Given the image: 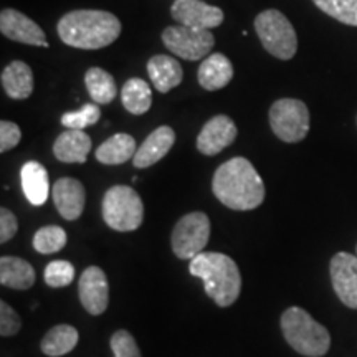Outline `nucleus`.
<instances>
[{
	"instance_id": "f257e3e1",
	"label": "nucleus",
	"mask_w": 357,
	"mask_h": 357,
	"mask_svg": "<svg viewBox=\"0 0 357 357\" xmlns=\"http://www.w3.org/2000/svg\"><path fill=\"white\" fill-rule=\"evenodd\" d=\"M213 195L231 211H253L265 200V184L253 164L245 158L223 162L213 174Z\"/></svg>"
},
{
	"instance_id": "f03ea898",
	"label": "nucleus",
	"mask_w": 357,
	"mask_h": 357,
	"mask_svg": "<svg viewBox=\"0 0 357 357\" xmlns=\"http://www.w3.org/2000/svg\"><path fill=\"white\" fill-rule=\"evenodd\" d=\"M121 33V22L106 10H73L58 22L61 42L79 50H100L114 43Z\"/></svg>"
},
{
	"instance_id": "7ed1b4c3",
	"label": "nucleus",
	"mask_w": 357,
	"mask_h": 357,
	"mask_svg": "<svg viewBox=\"0 0 357 357\" xmlns=\"http://www.w3.org/2000/svg\"><path fill=\"white\" fill-rule=\"evenodd\" d=\"M190 275L204 281L205 293L213 303L222 307L231 306L242 291V275L238 266L229 255L223 253H205L192 258Z\"/></svg>"
},
{
	"instance_id": "20e7f679",
	"label": "nucleus",
	"mask_w": 357,
	"mask_h": 357,
	"mask_svg": "<svg viewBox=\"0 0 357 357\" xmlns=\"http://www.w3.org/2000/svg\"><path fill=\"white\" fill-rule=\"evenodd\" d=\"M281 331L288 344L301 356L323 357L331 347L328 329L303 307H288L281 314Z\"/></svg>"
},
{
	"instance_id": "39448f33",
	"label": "nucleus",
	"mask_w": 357,
	"mask_h": 357,
	"mask_svg": "<svg viewBox=\"0 0 357 357\" xmlns=\"http://www.w3.org/2000/svg\"><path fill=\"white\" fill-rule=\"evenodd\" d=\"M102 218L116 231H132L141 227L144 205L136 190L129 185H114L102 197Z\"/></svg>"
},
{
	"instance_id": "423d86ee",
	"label": "nucleus",
	"mask_w": 357,
	"mask_h": 357,
	"mask_svg": "<svg viewBox=\"0 0 357 357\" xmlns=\"http://www.w3.org/2000/svg\"><path fill=\"white\" fill-rule=\"evenodd\" d=\"M255 30L265 50L280 60H291L298 50V37L291 22L283 13L270 8L255 19Z\"/></svg>"
},
{
	"instance_id": "0eeeda50",
	"label": "nucleus",
	"mask_w": 357,
	"mask_h": 357,
	"mask_svg": "<svg viewBox=\"0 0 357 357\" xmlns=\"http://www.w3.org/2000/svg\"><path fill=\"white\" fill-rule=\"evenodd\" d=\"M270 126L278 139L284 142H300L310 131V111L300 100L283 98L270 108Z\"/></svg>"
},
{
	"instance_id": "6e6552de",
	"label": "nucleus",
	"mask_w": 357,
	"mask_h": 357,
	"mask_svg": "<svg viewBox=\"0 0 357 357\" xmlns=\"http://www.w3.org/2000/svg\"><path fill=\"white\" fill-rule=\"evenodd\" d=\"M211 236V220L204 212L187 213L172 230V252L181 260H192L207 247Z\"/></svg>"
},
{
	"instance_id": "1a4fd4ad",
	"label": "nucleus",
	"mask_w": 357,
	"mask_h": 357,
	"mask_svg": "<svg viewBox=\"0 0 357 357\" xmlns=\"http://www.w3.org/2000/svg\"><path fill=\"white\" fill-rule=\"evenodd\" d=\"M162 42L169 52L178 58L189 61L202 60L213 48L215 37L211 30L195 29V26H167L162 32Z\"/></svg>"
},
{
	"instance_id": "9d476101",
	"label": "nucleus",
	"mask_w": 357,
	"mask_h": 357,
	"mask_svg": "<svg viewBox=\"0 0 357 357\" xmlns=\"http://www.w3.org/2000/svg\"><path fill=\"white\" fill-rule=\"evenodd\" d=\"M333 288L347 307L357 310V255L339 252L329 263Z\"/></svg>"
},
{
	"instance_id": "9b49d317",
	"label": "nucleus",
	"mask_w": 357,
	"mask_h": 357,
	"mask_svg": "<svg viewBox=\"0 0 357 357\" xmlns=\"http://www.w3.org/2000/svg\"><path fill=\"white\" fill-rule=\"evenodd\" d=\"M79 301L91 316H100L109 305V284L100 266H89L78 281Z\"/></svg>"
},
{
	"instance_id": "f8f14e48",
	"label": "nucleus",
	"mask_w": 357,
	"mask_h": 357,
	"mask_svg": "<svg viewBox=\"0 0 357 357\" xmlns=\"http://www.w3.org/2000/svg\"><path fill=\"white\" fill-rule=\"evenodd\" d=\"M172 19L181 25L211 30L222 25V8L208 6L202 0H176L171 7Z\"/></svg>"
},
{
	"instance_id": "ddd939ff",
	"label": "nucleus",
	"mask_w": 357,
	"mask_h": 357,
	"mask_svg": "<svg viewBox=\"0 0 357 357\" xmlns=\"http://www.w3.org/2000/svg\"><path fill=\"white\" fill-rule=\"evenodd\" d=\"M0 30L3 37L13 42L33 45V47H48L47 35L32 19L19 10L6 8L0 13Z\"/></svg>"
},
{
	"instance_id": "4468645a",
	"label": "nucleus",
	"mask_w": 357,
	"mask_h": 357,
	"mask_svg": "<svg viewBox=\"0 0 357 357\" xmlns=\"http://www.w3.org/2000/svg\"><path fill=\"white\" fill-rule=\"evenodd\" d=\"M236 126L229 116H213L200 131L197 137V149L205 155H217L229 147L236 137Z\"/></svg>"
},
{
	"instance_id": "2eb2a0df",
	"label": "nucleus",
	"mask_w": 357,
	"mask_h": 357,
	"mask_svg": "<svg viewBox=\"0 0 357 357\" xmlns=\"http://www.w3.org/2000/svg\"><path fill=\"white\" fill-rule=\"evenodd\" d=\"M52 195L56 211L65 220H77L82 217L84 202H86V192H84V187L78 178H58L53 185Z\"/></svg>"
},
{
	"instance_id": "dca6fc26",
	"label": "nucleus",
	"mask_w": 357,
	"mask_h": 357,
	"mask_svg": "<svg viewBox=\"0 0 357 357\" xmlns=\"http://www.w3.org/2000/svg\"><path fill=\"white\" fill-rule=\"evenodd\" d=\"M174 142H176V132H174L172 128L160 126L158 129H154V131L146 137V141L137 147L136 155H134L132 159L134 167L146 169L151 167L155 162H159V160L171 151Z\"/></svg>"
},
{
	"instance_id": "f3484780",
	"label": "nucleus",
	"mask_w": 357,
	"mask_h": 357,
	"mask_svg": "<svg viewBox=\"0 0 357 357\" xmlns=\"http://www.w3.org/2000/svg\"><path fill=\"white\" fill-rule=\"evenodd\" d=\"M89 151H91V137L77 129H68V131L61 132L53 144L55 158L66 164L86 162Z\"/></svg>"
},
{
	"instance_id": "a211bd4d",
	"label": "nucleus",
	"mask_w": 357,
	"mask_h": 357,
	"mask_svg": "<svg viewBox=\"0 0 357 357\" xmlns=\"http://www.w3.org/2000/svg\"><path fill=\"white\" fill-rule=\"evenodd\" d=\"M200 86L207 91H217V89L225 88L234 78V65L222 53H212L204 58L202 65L199 66L197 73Z\"/></svg>"
},
{
	"instance_id": "6ab92c4d",
	"label": "nucleus",
	"mask_w": 357,
	"mask_h": 357,
	"mask_svg": "<svg viewBox=\"0 0 357 357\" xmlns=\"http://www.w3.org/2000/svg\"><path fill=\"white\" fill-rule=\"evenodd\" d=\"M20 182L26 200L32 205H43L48 199L50 192V182H48V172L37 160H29L20 169Z\"/></svg>"
},
{
	"instance_id": "aec40b11",
	"label": "nucleus",
	"mask_w": 357,
	"mask_h": 357,
	"mask_svg": "<svg viewBox=\"0 0 357 357\" xmlns=\"http://www.w3.org/2000/svg\"><path fill=\"white\" fill-rule=\"evenodd\" d=\"M147 73H149L154 88L160 93H169L178 86L184 78V71L178 61L167 55H155L147 61Z\"/></svg>"
},
{
	"instance_id": "412c9836",
	"label": "nucleus",
	"mask_w": 357,
	"mask_h": 357,
	"mask_svg": "<svg viewBox=\"0 0 357 357\" xmlns=\"http://www.w3.org/2000/svg\"><path fill=\"white\" fill-rule=\"evenodd\" d=\"M35 270L29 261L19 257H2L0 258V283L3 287L19 289L32 288L35 283Z\"/></svg>"
},
{
	"instance_id": "4be33fe9",
	"label": "nucleus",
	"mask_w": 357,
	"mask_h": 357,
	"mask_svg": "<svg viewBox=\"0 0 357 357\" xmlns=\"http://www.w3.org/2000/svg\"><path fill=\"white\" fill-rule=\"evenodd\" d=\"M136 141L131 134L118 132L106 139L96 149V160L106 166H119V164L128 162L136 155Z\"/></svg>"
},
{
	"instance_id": "5701e85b",
	"label": "nucleus",
	"mask_w": 357,
	"mask_h": 357,
	"mask_svg": "<svg viewBox=\"0 0 357 357\" xmlns=\"http://www.w3.org/2000/svg\"><path fill=\"white\" fill-rule=\"evenodd\" d=\"M2 86L12 100H26L33 93V73L24 61H12L2 71Z\"/></svg>"
},
{
	"instance_id": "b1692460",
	"label": "nucleus",
	"mask_w": 357,
	"mask_h": 357,
	"mask_svg": "<svg viewBox=\"0 0 357 357\" xmlns=\"http://www.w3.org/2000/svg\"><path fill=\"white\" fill-rule=\"evenodd\" d=\"M78 331L73 326L58 324L45 334L42 339V352L48 357H60L68 354L78 344Z\"/></svg>"
},
{
	"instance_id": "393cba45",
	"label": "nucleus",
	"mask_w": 357,
	"mask_h": 357,
	"mask_svg": "<svg viewBox=\"0 0 357 357\" xmlns=\"http://www.w3.org/2000/svg\"><path fill=\"white\" fill-rule=\"evenodd\" d=\"M121 101L126 111L134 116H141L147 113L153 105V91L144 79L131 78L121 89Z\"/></svg>"
},
{
	"instance_id": "a878e982",
	"label": "nucleus",
	"mask_w": 357,
	"mask_h": 357,
	"mask_svg": "<svg viewBox=\"0 0 357 357\" xmlns=\"http://www.w3.org/2000/svg\"><path fill=\"white\" fill-rule=\"evenodd\" d=\"M84 84H86L89 96L96 105H109L118 95L116 82L106 70L93 66L84 75Z\"/></svg>"
},
{
	"instance_id": "bb28decb",
	"label": "nucleus",
	"mask_w": 357,
	"mask_h": 357,
	"mask_svg": "<svg viewBox=\"0 0 357 357\" xmlns=\"http://www.w3.org/2000/svg\"><path fill=\"white\" fill-rule=\"evenodd\" d=\"M66 245V231L61 227L47 225L33 235V248L42 255H52L60 252Z\"/></svg>"
},
{
	"instance_id": "cd10ccee",
	"label": "nucleus",
	"mask_w": 357,
	"mask_h": 357,
	"mask_svg": "<svg viewBox=\"0 0 357 357\" xmlns=\"http://www.w3.org/2000/svg\"><path fill=\"white\" fill-rule=\"evenodd\" d=\"M329 17L342 24L357 26V0H312Z\"/></svg>"
},
{
	"instance_id": "c85d7f7f",
	"label": "nucleus",
	"mask_w": 357,
	"mask_h": 357,
	"mask_svg": "<svg viewBox=\"0 0 357 357\" xmlns=\"http://www.w3.org/2000/svg\"><path fill=\"white\" fill-rule=\"evenodd\" d=\"M101 109L98 105H83L78 111H70L61 116V124L66 129H77V131H83L88 126H93L100 121Z\"/></svg>"
},
{
	"instance_id": "c756f323",
	"label": "nucleus",
	"mask_w": 357,
	"mask_h": 357,
	"mask_svg": "<svg viewBox=\"0 0 357 357\" xmlns=\"http://www.w3.org/2000/svg\"><path fill=\"white\" fill-rule=\"evenodd\" d=\"M45 283L50 288H63L75 278V266L66 260L50 261L45 268Z\"/></svg>"
},
{
	"instance_id": "7c9ffc66",
	"label": "nucleus",
	"mask_w": 357,
	"mask_h": 357,
	"mask_svg": "<svg viewBox=\"0 0 357 357\" xmlns=\"http://www.w3.org/2000/svg\"><path fill=\"white\" fill-rule=\"evenodd\" d=\"M111 349L114 357H141L136 339L126 329H119L111 337Z\"/></svg>"
},
{
	"instance_id": "2f4dec72",
	"label": "nucleus",
	"mask_w": 357,
	"mask_h": 357,
	"mask_svg": "<svg viewBox=\"0 0 357 357\" xmlns=\"http://www.w3.org/2000/svg\"><path fill=\"white\" fill-rule=\"evenodd\" d=\"M20 316L12 310L10 305H7L6 301H0V334L3 337L15 336L20 331Z\"/></svg>"
},
{
	"instance_id": "473e14b6",
	"label": "nucleus",
	"mask_w": 357,
	"mask_h": 357,
	"mask_svg": "<svg viewBox=\"0 0 357 357\" xmlns=\"http://www.w3.org/2000/svg\"><path fill=\"white\" fill-rule=\"evenodd\" d=\"M22 139V131L15 123L2 121L0 123V153H7L19 144Z\"/></svg>"
},
{
	"instance_id": "72a5a7b5",
	"label": "nucleus",
	"mask_w": 357,
	"mask_h": 357,
	"mask_svg": "<svg viewBox=\"0 0 357 357\" xmlns=\"http://www.w3.org/2000/svg\"><path fill=\"white\" fill-rule=\"evenodd\" d=\"M17 230H19L17 217L13 215L8 208H2V211H0V242L7 243L8 240L13 238Z\"/></svg>"
},
{
	"instance_id": "f704fd0d",
	"label": "nucleus",
	"mask_w": 357,
	"mask_h": 357,
	"mask_svg": "<svg viewBox=\"0 0 357 357\" xmlns=\"http://www.w3.org/2000/svg\"><path fill=\"white\" fill-rule=\"evenodd\" d=\"M356 255H357V247H356Z\"/></svg>"
}]
</instances>
